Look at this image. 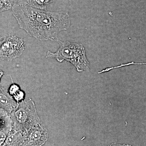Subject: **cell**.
<instances>
[{
    "label": "cell",
    "mask_w": 146,
    "mask_h": 146,
    "mask_svg": "<svg viewBox=\"0 0 146 146\" xmlns=\"http://www.w3.org/2000/svg\"><path fill=\"white\" fill-rule=\"evenodd\" d=\"M56 42L59 45L58 49L54 52L48 51L46 55V58H54L60 63L64 60L70 62L79 72L90 71V63L82 44L69 41L62 42L59 39Z\"/></svg>",
    "instance_id": "2"
},
{
    "label": "cell",
    "mask_w": 146,
    "mask_h": 146,
    "mask_svg": "<svg viewBox=\"0 0 146 146\" xmlns=\"http://www.w3.org/2000/svg\"><path fill=\"white\" fill-rule=\"evenodd\" d=\"M27 133H28V138L26 146L41 145L48 137V130L42 123L32 128Z\"/></svg>",
    "instance_id": "5"
},
{
    "label": "cell",
    "mask_w": 146,
    "mask_h": 146,
    "mask_svg": "<svg viewBox=\"0 0 146 146\" xmlns=\"http://www.w3.org/2000/svg\"><path fill=\"white\" fill-rule=\"evenodd\" d=\"M55 0H26L25 1L28 5L34 8L46 9Z\"/></svg>",
    "instance_id": "9"
},
{
    "label": "cell",
    "mask_w": 146,
    "mask_h": 146,
    "mask_svg": "<svg viewBox=\"0 0 146 146\" xmlns=\"http://www.w3.org/2000/svg\"><path fill=\"white\" fill-rule=\"evenodd\" d=\"M108 146H132L131 145H126V144H121L117 143H112Z\"/></svg>",
    "instance_id": "13"
},
{
    "label": "cell",
    "mask_w": 146,
    "mask_h": 146,
    "mask_svg": "<svg viewBox=\"0 0 146 146\" xmlns=\"http://www.w3.org/2000/svg\"><path fill=\"white\" fill-rule=\"evenodd\" d=\"M18 104L9 94L8 90L0 86V108L10 114L16 108Z\"/></svg>",
    "instance_id": "6"
},
{
    "label": "cell",
    "mask_w": 146,
    "mask_h": 146,
    "mask_svg": "<svg viewBox=\"0 0 146 146\" xmlns=\"http://www.w3.org/2000/svg\"><path fill=\"white\" fill-rule=\"evenodd\" d=\"M4 38H3V37H2L0 35V45L1 44L2 42L3 39Z\"/></svg>",
    "instance_id": "15"
},
{
    "label": "cell",
    "mask_w": 146,
    "mask_h": 146,
    "mask_svg": "<svg viewBox=\"0 0 146 146\" xmlns=\"http://www.w3.org/2000/svg\"><path fill=\"white\" fill-rule=\"evenodd\" d=\"M13 126V123L9 114L4 110L0 108V128Z\"/></svg>",
    "instance_id": "10"
},
{
    "label": "cell",
    "mask_w": 146,
    "mask_h": 146,
    "mask_svg": "<svg viewBox=\"0 0 146 146\" xmlns=\"http://www.w3.org/2000/svg\"><path fill=\"white\" fill-rule=\"evenodd\" d=\"M4 74V72L3 71L0 69V84H1V79L2 78Z\"/></svg>",
    "instance_id": "14"
},
{
    "label": "cell",
    "mask_w": 146,
    "mask_h": 146,
    "mask_svg": "<svg viewBox=\"0 0 146 146\" xmlns=\"http://www.w3.org/2000/svg\"><path fill=\"white\" fill-rule=\"evenodd\" d=\"M17 0H0V13L11 10Z\"/></svg>",
    "instance_id": "11"
},
{
    "label": "cell",
    "mask_w": 146,
    "mask_h": 146,
    "mask_svg": "<svg viewBox=\"0 0 146 146\" xmlns=\"http://www.w3.org/2000/svg\"><path fill=\"white\" fill-rule=\"evenodd\" d=\"M12 131L9 134L6 139L4 146H19L22 141V135L20 131H16L12 133Z\"/></svg>",
    "instance_id": "8"
},
{
    "label": "cell",
    "mask_w": 146,
    "mask_h": 146,
    "mask_svg": "<svg viewBox=\"0 0 146 146\" xmlns=\"http://www.w3.org/2000/svg\"><path fill=\"white\" fill-rule=\"evenodd\" d=\"M146 65V63H135V62L132 61V62H130V63H126V64H122V65H119V66L114 67H114H112V68H106V69H104V70H102L100 71V72H99L98 74H101V73L106 72H109V71L113 70V69H115V68H120V67H124V66H128V65Z\"/></svg>",
    "instance_id": "12"
},
{
    "label": "cell",
    "mask_w": 146,
    "mask_h": 146,
    "mask_svg": "<svg viewBox=\"0 0 146 146\" xmlns=\"http://www.w3.org/2000/svg\"><path fill=\"white\" fill-rule=\"evenodd\" d=\"M11 10L19 28L40 41L56 42L59 33L67 30L71 25L68 12L34 8L28 5L23 0H17Z\"/></svg>",
    "instance_id": "1"
},
{
    "label": "cell",
    "mask_w": 146,
    "mask_h": 146,
    "mask_svg": "<svg viewBox=\"0 0 146 146\" xmlns=\"http://www.w3.org/2000/svg\"><path fill=\"white\" fill-rule=\"evenodd\" d=\"M25 50L24 39L16 35L3 39L0 45V61H11L20 57Z\"/></svg>",
    "instance_id": "4"
},
{
    "label": "cell",
    "mask_w": 146,
    "mask_h": 146,
    "mask_svg": "<svg viewBox=\"0 0 146 146\" xmlns=\"http://www.w3.org/2000/svg\"><path fill=\"white\" fill-rule=\"evenodd\" d=\"M7 90L9 94L17 103H19L25 99V92L21 90L20 86L17 84L13 82Z\"/></svg>",
    "instance_id": "7"
},
{
    "label": "cell",
    "mask_w": 146,
    "mask_h": 146,
    "mask_svg": "<svg viewBox=\"0 0 146 146\" xmlns=\"http://www.w3.org/2000/svg\"><path fill=\"white\" fill-rule=\"evenodd\" d=\"M9 115L15 131L27 132L32 128L42 123L31 98L25 99L18 103Z\"/></svg>",
    "instance_id": "3"
}]
</instances>
